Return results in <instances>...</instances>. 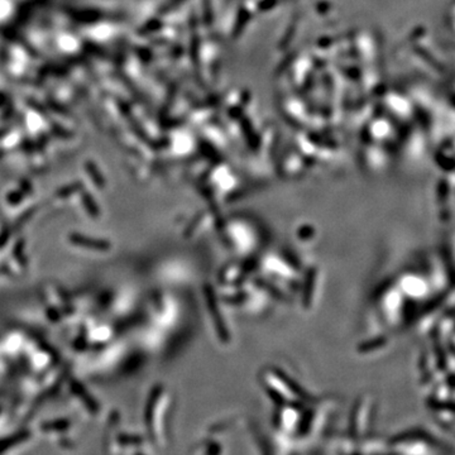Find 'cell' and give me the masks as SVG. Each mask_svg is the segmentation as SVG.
<instances>
[{
	"instance_id": "cell-1",
	"label": "cell",
	"mask_w": 455,
	"mask_h": 455,
	"mask_svg": "<svg viewBox=\"0 0 455 455\" xmlns=\"http://www.w3.org/2000/svg\"><path fill=\"white\" fill-rule=\"evenodd\" d=\"M206 296H208L209 311H210L211 319H213L214 322H215L216 333H218V335L221 338V339L225 340L228 339V330L225 325H224V320L221 321L220 315H219V307L218 303H216V300L214 299V295H211V292H208Z\"/></svg>"
}]
</instances>
